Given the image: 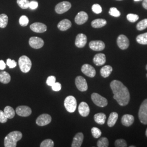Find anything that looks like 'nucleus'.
Segmentation results:
<instances>
[{
  "label": "nucleus",
  "mask_w": 147,
  "mask_h": 147,
  "mask_svg": "<svg viewBox=\"0 0 147 147\" xmlns=\"http://www.w3.org/2000/svg\"><path fill=\"white\" fill-rule=\"evenodd\" d=\"M111 88L113 93V98L121 106H126L130 101V93L124 84L118 80H113L110 84Z\"/></svg>",
  "instance_id": "nucleus-1"
},
{
  "label": "nucleus",
  "mask_w": 147,
  "mask_h": 147,
  "mask_svg": "<svg viewBox=\"0 0 147 147\" xmlns=\"http://www.w3.org/2000/svg\"><path fill=\"white\" fill-rule=\"evenodd\" d=\"M22 137V134L19 131L11 132L5 136L4 140L5 147H16L17 142Z\"/></svg>",
  "instance_id": "nucleus-2"
},
{
  "label": "nucleus",
  "mask_w": 147,
  "mask_h": 147,
  "mask_svg": "<svg viewBox=\"0 0 147 147\" xmlns=\"http://www.w3.org/2000/svg\"><path fill=\"white\" fill-rule=\"evenodd\" d=\"M18 62L22 72L26 73L31 70L32 67L31 61L26 56H22L19 59Z\"/></svg>",
  "instance_id": "nucleus-3"
},
{
  "label": "nucleus",
  "mask_w": 147,
  "mask_h": 147,
  "mask_svg": "<svg viewBox=\"0 0 147 147\" xmlns=\"http://www.w3.org/2000/svg\"><path fill=\"white\" fill-rule=\"evenodd\" d=\"M64 107L69 112H74L77 107V102L75 98L72 95L67 96L64 100Z\"/></svg>",
  "instance_id": "nucleus-4"
},
{
  "label": "nucleus",
  "mask_w": 147,
  "mask_h": 147,
  "mask_svg": "<svg viewBox=\"0 0 147 147\" xmlns=\"http://www.w3.org/2000/svg\"><path fill=\"white\" fill-rule=\"evenodd\" d=\"M138 117L142 124H147V99L144 100L140 106L138 111Z\"/></svg>",
  "instance_id": "nucleus-5"
},
{
  "label": "nucleus",
  "mask_w": 147,
  "mask_h": 147,
  "mask_svg": "<svg viewBox=\"0 0 147 147\" xmlns=\"http://www.w3.org/2000/svg\"><path fill=\"white\" fill-rule=\"evenodd\" d=\"M91 98L95 105L101 107H105L108 104L106 98L96 93H93L91 95Z\"/></svg>",
  "instance_id": "nucleus-6"
},
{
  "label": "nucleus",
  "mask_w": 147,
  "mask_h": 147,
  "mask_svg": "<svg viewBox=\"0 0 147 147\" xmlns=\"http://www.w3.org/2000/svg\"><path fill=\"white\" fill-rule=\"evenodd\" d=\"M71 7V5L68 1H63L58 3L55 7V11L57 13L61 14L69 11Z\"/></svg>",
  "instance_id": "nucleus-7"
},
{
  "label": "nucleus",
  "mask_w": 147,
  "mask_h": 147,
  "mask_svg": "<svg viewBox=\"0 0 147 147\" xmlns=\"http://www.w3.org/2000/svg\"><path fill=\"white\" fill-rule=\"evenodd\" d=\"M75 84L78 89L81 92H85L88 89V85L84 77L79 76L75 79Z\"/></svg>",
  "instance_id": "nucleus-8"
},
{
  "label": "nucleus",
  "mask_w": 147,
  "mask_h": 147,
  "mask_svg": "<svg viewBox=\"0 0 147 147\" xmlns=\"http://www.w3.org/2000/svg\"><path fill=\"white\" fill-rule=\"evenodd\" d=\"M29 44L33 49H39L44 46V42L42 38L39 37H31L29 39Z\"/></svg>",
  "instance_id": "nucleus-9"
},
{
  "label": "nucleus",
  "mask_w": 147,
  "mask_h": 147,
  "mask_svg": "<svg viewBox=\"0 0 147 147\" xmlns=\"http://www.w3.org/2000/svg\"><path fill=\"white\" fill-rule=\"evenodd\" d=\"M117 42L118 47L121 50L127 49L129 47V40L127 37L123 34H121L118 36Z\"/></svg>",
  "instance_id": "nucleus-10"
},
{
  "label": "nucleus",
  "mask_w": 147,
  "mask_h": 147,
  "mask_svg": "<svg viewBox=\"0 0 147 147\" xmlns=\"http://www.w3.org/2000/svg\"><path fill=\"white\" fill-rule=\"evenodd\" d=\"M51 117L49 115L42 114L37 118L36 123L39 126H45L51 123Z\"/></svg>",
  "instance_id": "nucleus-11"
},
{
  "label": "nucleus",
  "mask_w": 147,
  "mask_h": 147,
  "mask_svg": "<svg viewBox=\"0 0 147 147\" xmlns=\"http://www.w3.org/2000/svg\"><path fill=\"white\" fill-rule=\"evenodd\" d=\"M16 113L19 116L28 117L31 115L32 110L28 106H19L16 109Z\"/></svg>",
  "instance_id": "nucleus-12"
},
{
  "label": "nucleus",
  "mask_w": 147,
  "mask_h": 147,
  "mask_svg": "<svg viewBox=\"0 0 147 147\" xmlns=\"http://www.w3.org/2000/svg\"><path fill=\"white\" fill-rule=\"evenodd\" d=\"M81 71L84 75L90 78H94L96 75L94 68L88 64H85L82 65Z\"/></svg>",
  "instance_id": "nucleus-13"
},
{
  "label": "nucleus",
  "mask_w": 147,
  "mask_h": 147,
  "mask_svg": "<svg viewBox=\"0 0 147 147\" xmlns=\"http://www.w3.org/2000/svg\"><path fill=\"white\" fill-rule=\"evenodd\" d=\"M89 46L90 49L96 51H102L105 47V43L101 40L91 41L89 42Z\"/></svg>",
  "instance_id": "nucleus-14"
},
{
  "label": "nucleus",
  "mask_w": 147,
  "mask_h": 147,
  "mask_svg": "<svg viewBox=\"0 0 147 147\" xmlns=\"http://www.w3.org/2000/svg\"><path fill=\"white\" fill-rule=\"evenodd\" d=\"M32 31L36 33H43L47 30V26L41 22H35L31 25Z\"/></svg>",
  "instance_id": "nucleus-15"
},
{
  "label": "nucleus",
  "mask_w": 147,
  "mask_h": 147,
  "mask_svg": "<svg viewBox=\"0 0 147 147\" xmlns=\"http://www.w3.org/2000/svg\"><path fill=\"white\" fill-rule=\"evenodd\" d=\"M87 41L86 36L83 33H80L77 35L75 39V45L79 48H82L86 45Z\"/></svg>",
  "instance_id": "nucleus-16"
},
{
  "label": "nucleus",
  "mask_w": 147,
  "mask_h": 147,
  "mask_svg": "<svg viewBox=\"0 0 147 147\" xmlns=\"http://www.w3.org/2000/svg\"><path fill=\"white\" fill-rule=\"evenodd\" d=\"M88 16L84 11H80L76 15L75 18V21L78 25H82L88 20Z\"/></svg>",
  "instance_id": "nucleus-17"
},
{
  "label": "nucleus",
  "mask_w": 147,
  "mask_h": 147,
  "mask_svg": "<svg viewBox=\"0 0 147 147\" xmlns=\"http://www.w3.org/2000/svg\"><path fill=\"white\" fill-rule=\"evenodd\" d=\"M78 110L80 115L84 117L88 116L90 112L89 106L85 102H81L80 104Z\"/></svg>",
  "instance_id": "nucleus-18"
},
{
  "label": "nucleus",
  "mask_w": 147,
  "mask_h": 147,
  "mask_svg": "<svg viewBox=\"0 0 147 147\" xmlns=\"http://www.w3.org/2000/svg\"><path fill=\"white\" fill-rule=\"evenodd\" d=\"M84 134L82 132H79L73 138V141L71 144L72 147H80L81 146L84 140Z\"/></svg>",
  "instance_id": "nucleus-19"
},
{
  "label": "nucleus",
  "mask_w": 147,
  "mask_h": 147,
  "mask_svg": "<svg viewBox=\"0 0 147 147\" xmlns=\"http://www.w3.org/2000/svg\"><path fill=\"white\" fill-rule=\"evenodd\" d=\"M106 56L105 54L100 53L95 55L93 58L94 63L97 66H101L105 64L106 62Z\"/></svg>",
  "instance_id": "nucleus-20"
},
{
  "label": "nucleus",
  "mask_w": 147,
  "mask_h": 147,
  "mask_svg": "<svg viewBox=\"0 0 147 147\" xmlns=\"http://www.w3.org/2000/svg\"><path fill=\"white\" fill-rule=\"evenodd\" d=\"M121 123L124 126H131L134 122V117L131 115L126 114L122 117L121 118Z\"/></svg>",
  "instance_id": "nucleus-21"
},
{
  "label": "nucleus",
  "mask_w": 147,
  "mask_h": 147,
  "mask_svg": "<svg viewBox=\"0 0 147 147\" xmlns=\"http://www.w3.org/2000/svg\"><path fill=\"white\" fill-rule=\"evenodd\" d=\"M71 26V22L68 19H64L62 21H60L58 23V28L62 31H65L68 30Z\"/></svg>",
  "instance_id": "nucleus-22"
},
{
  "label": "nucleus",
  "mask_w": 147,
  "mask_h": 147,
  "mask_svg": "<svg viewBox=\"0 0 147 147\" xmlns=\"http://www.w3.org/2000/svg\"><path fill=\"white\" fill-rule=\"evenodd\" d=\"M107 24V21L104 19H97L92 22L91 25L93 28H101L105 26Z\"/></svg>",
  "instance_id": "nucleus-23"
},
{
  "label": "nucleus",
  "mask_w": 147,
  "mask_h": 147,
  "mask_svg": "<svg viewBox=\"0 0 147 147\" xmlns=\"http://www.w3.org/2000/svg\"><path fill=\"white\" fill-rule=\"evenodd\" d=\"M118 118V115L116 112H112L110 115L107 121V125L109 127H112L115 124Z\"/></svg>",
  "instance_id": "nucleus-24"
},
{
  "label": "nucleus",
  "mask_w": 147,
  "mask_h": 147,
  "mask_svg": "<svg viewBox=\"0 0 147 147\" xmlns=\"http://www.w3.org/2000/svg\"><path fill=\"white\" fill-rule=\"evenodd\" d=\"M11 77L9 74L6 71H0V82L4 84H7L11 81Z\"/></svg>",
  "instance_id": "nucleus-25"
},
{
  "label": "nucleus",
  "mask_w": 147,
  "mask_h": 147,
  "mask_svg": "<svg viewBox=\"0 0 147 147\" xmlns=\"http://www.w3.org/2000/svg\"><path fill=\"white\" fill-rule=\"evenodd\" d=\"M112 70V67L110 65H105L100 70L101 75L104 78H107L110 75Z\"/></svg>",
  "instance_id": "nucleus-26"
},
{
  "label": "nucleus",
  "mask_w": 147,
  "mask_h": 147,
  "mask_svg": "<svg viewBox=\"0 0 147 147\" xmlns=\"http://www.w3.org/2000/svg\"><path fill=\"white\" fill-rule=\"evenodd\" d=\"M94 121L96 123L99 124H104L106 119V116L103 113H98L95 115L94 116Z\"/></svg>",
  "instance_id": "nucleus-27"
},
{
  "label": "nucleus",
  "mask_w": 147,
  "mask_h": 147,
  "mask_svg": "<svg viewBox=\"0 0 147 147\" xmlns=\"http://www.w3.org/2000/svg\"><path fill=\"white\" fill-rule=\"evenodd\" d=\"M3 112L8 119L13 118L16 114L15 110L13 109V108L9 106H7L5 107Z\"/></svg>",
  "instance_id": "nucleus-28"
},
{
  "label": "nucleus",
  "mask_w": 147,
  "mask_h": 147,
  "mask_svg": "<svg viewBox=\"0 0 147 147\" xmlns=\"http://www.w3.org/2000/svg\"><path fill=\"white\" fill-rule=\"evenodd\" d=\"M138 43L142 45H147V32L138 35L136 38Z\"/></svg>",
  "instance_id": "nucleus-29"
},
{
  "label": "nucleus",
  "mask_w": 147,
  "mask_h": 147,
  "mask_svg": "<svg viewBox=\"0 0 147 147\" xmlns=\"http://www.w3.org/2000/svg\"><path fill=\"white\" fill-rule=\"evenodd\" d=\"M8 22V16L5 14H0V27L1 28H5L7 26Z\"/></svg>",
  "instance_id": "nucleus-30"
},
{
  "label": "nucleus",
  "mask_w": 147,
  "mask_h": 147,
  "mask_svg": "<svg viewBox=\"0 0 147 147\" xmlns=\"http://www.w3.org/2000/svg\"><path fill=\"white\" fill-rule=\"evenodd\" d=\"M109 140L106 137H102L97 142V146L98 147H109Z\"/></svg>",
  "instance_id": "nucleus-31"
},
{
  "label": "nucleus",
  "mask_w": 147,
  "mask_h": 147,
  "mask_svg": "<svg viewBox=\"0 0 147 147\" xmlns=\"http://www.w3.org/2000/svg\"><path fill=\"white\" fill-rule=\"evenodd\" d=\"M137 30L138 31H142L147 28V19H144L140 21L136 26Z\"/></svg>",
  "instance_id": "nucleus-32"
},
{
  "label": "nucleus",
  "mask_w": 147,
  "mask_h": 147,
  "mask_svg": "<svg viewBox=\"0 0 147 147\" xmlns=\"http://www.w3.org/2000/svg\"><path fill=\"white\" fill-rule=\"evenodd\" d=\"M17 3L22 9H26L29 8L30 1L28 0H17Z\"/></svg>",
  "instance_id": "nucleus-33"
},
{
  "label": "nucleus",
  "mask_w": 147,
  "mask_h": 147,
  "mask_svg": "<svg viewBox=\"0 0 147 147\" xmlns=\"http://www.w3.org/2000/svg\"><path fill=\"white\" fill-rule=\"evenodd\" d=\"M40 147H54V142L51 139H47L42 141Z\"/></svg>",
  "instance_id": "nucleus-34"
},
{
  "label": "nucleus",
  "mask_w": 147,
  "mask_h": 147,
  "mask_svg": "<svg viewBox=\"0 0 147 147\" xmlns=\"http://www.w3.org/2000/svg\"><path fill=\"white\" fill-rule=\"evenodd\" d=\"M91 132H92V134L93 136L95 138H99L101 136V134H102L100 129H98V127H92V129L91 130Z\"/></svg>",
  "instance_id": "nucleus-35"
},
{
  "label": "nucleus",
  "mask_w": 147,
  "mask_h": 147,
  "mask_svg": "<svg viewBox=\"0 0 147 147\" xmlns=\"http://www.w3.org/2000/svg\"><path fill=\"white\" fill-rule=\"evenodd\" d=\"M29 19L26 16H21L19 19V24L21 26H26L28 24Z\"/></svg>",
  "instance_id": "nucleus-36"
},
{
  "label": "nucleus",
  "mask_w": 147,
  "mask_h": 147,
  "mask_svg": "<svg viewBox=\"0 0 147 147\" xmlns=\"http://www.w3.org/2000/svg\"><path fill=\"white\" fill-rule=\"evenodd\" d=\"M126 18L128 21L131 22H135L138 20L139 16L135 14H129L126 16Z\"/></svg>",
  "instance_id": "nucleus-37"
},
{
  "label": "nucleus",
  "mask_w": 147,
  "mask_h": 147,
  "mask_svg": "<svg viewBox=\"0 0 147 147\" xmlns=\"http://www.w3.org/2000/svg\"><path fill=\"white\" fill-rule=\"evenodd\" d=\"M109 14L111 16H114V17H119V16H121L120 11L115 7L111 8L110 11H109Z\"/></svg>",
  "instance_id": "nucleus-38"
},
{
  "label": "nucleus",
  "mask_w": 147,
  "mask_h": 147,
  "mask_svg": "<svg viewBox=\"0 0 147 147\" xmlns=\"http://www.w3.org/2000/svg\"><path fill=\"white\" fill-rule=\"evenodd\" d=\"M115 146L117 147H127V143L123 139L117 140L115 141Z\"/></svg>",
  "instance_id": "nucleus-39"
},
{
  "label": "nucleus",
  "mask_w": 147,
  "mask_h": 147,
  "mask_svg": "<svg viewBox=\"0 0 147 147\" xmlns=\"http://www.w3.org/2000/svg\"><path fill=\"white\" fill-rule=\"evenodd\" d=\"M92 9L96 14H100L102 12V8L99 4H94L92 5Z\"/></svg>",
  "instance_id": "nucleus-40"
},
{
  "label": "nucleus",
  "mask_w": 147,
  "mask_h": 147,
  "mask_svg": "<svg viewBox=\"0 0 147 147\" xmlns=\"http://www.w3.org/2000/svg\"><path fill=\"white\" fill-rule=\"evenodd\" d=\"M56 82V78L53 76H50L47 80V84L49 86H52Z\"/></svg>",
  "instance_id": "nucleus-41"
},
{
  "label": "nucleus",
  "mask_w": 147,
  "mask_h": 147,
  "mask_svg": "<svg viewBox=\"0 0 147 147\" xmlns=\"http://www.w3.org/2000/svg\"><path fill=\"white\" fill-rule=\"evenodd\" d=\"M7 65L10 68H14L16 66L17 63L14 60H12V59L9 58L7 60Z\"/></svg>",
  "instance_id": "nucleus-42"
},
{
  "label": "nucleus",
  "mask_w": 147,
  "mask_h": 147,
  "mask_svg": "<svg viewBox=\"0 0 147 147\" xmlns=\"http://www.w3.org/2000/svg\"><path fill=\"white\" fill-rule=\"evenodd\" d=\"M8 120L7 117L4 113L3 111L0 110V123H5Z\"/></svg>",
  "instance_id": "nucleus-43"
},
{
  "label": "nucleus",
  "mask_w": 147,
  "mask_h": 147,
  "mask_svg": "<svg viewBox=\"0 0 147 147\" xmlns=\"http://www.w3.org/2000/svg\"><path fill=\"white\" fill-rule=\"evenodd\" d=\"M51 87H52V89L53 91L58 92L62 88V86H61V84L59 82H55L51 86Z\"/></svg>",
  "instance_id": "nucleus-44"
},
{
  "label": "nucleus",
  "mask_w": 147,
  "mask_h": 147,
  "mask_svg": "<svg viewBox=\"0 0 147 147\" xmlns=\"http://www.w3.org/2000/svg\"><path fill=\"white\" fill-rule=\"evenodd\" d=\"M38 7V3L36 1H32L30 2L29 8L31 9H36Z\"/></svg>",
  "instance_id": "nucleus-45"
},
{
  "label": "nucleus",
  "mask_w": 147,
  "mask_h": 147,
  "mask_svg": "<svg viewBox=\"0 0 147 147\" xmlns=\"http://www.w3.org/2000/svg\"><path fill=\"white\" fill-rule=\"evenodd\" d=\"M6 67L5 62L3 60H0V70H4Z\"/></svg>",
  "instance_id": "nucleus-46"
},
{
  "label": "nucleus",
  "mask_w": 147,
  "mask_h": 147,
  "mask_svg": "<svg viewBox=\"0 0 147 147\" xmlns=\"http://www.w3.org/2000/svg\"><path fill=\"white\" fill-rule=\"evenodd\" d=\"M142 5L147 10V0H143V3H142Z\"/></svg>",
  "instance_id": "nucleus-47"
},
{
  "label": "nucleus",
  "mask_w": 147,
  "mask_h": 147,
  "mask_svg": "<svg viewBox=\"0 0 147 147\" xmlns=\"http://www.w3.org/2000/svg\"><path fill=\"white\" fill-rule=\"evenodd\" d=\"M146 136L147 137V130H146Z\"/></svg>",
  "instance_id": "nucleus-48"
},
{
  "label": "nucleus",
  "mask_w": 147,
  "mask_h": 147,
  "mask_svg": "<svg viewBox=\"0 0 147 147\" xmlns=\"http://www.w3.org/2000/svg\"><path fill=\"white\" fill-rule=\"evenodd\" d=\"M134 1L137 2V1H141V0H134Z\"/></svg>",
  "instance_id": "nucleus-49"
},
{
  "label": "nucleus",
  "mask_w": 147,
  "mask_h": 147,
  "mask_svg": "<svg viewBox=\"0 0 147 147\" xmlns=\"http://www.w3.org/2000/svg\"><path fill=\"white\" fill-rule=\"evenodd\" d=\"M130 147H135V146H130Z\"/></svg>",
  "instance_id": "nucleus-50"
},
{
  "label": "nucleus",
  "mask_w": 147,
  "mask_h": 147,
  "mask_svg": "<svg viewBox=\"0 0 147 147\" xmlns=\"http://www.w3.org/2000/svg\"><path fill=\"white\" fill-rule=\"evenodd\" d=\"M146 69L147 70V65H146Z\"/></svg>",
  "instance_id": "nucleus-51"
},
{
  "label": "nucleus",
  "mask_w": 147,
  "mask_h": 147,
  "mask_svg": "<svg viewBox=\"0 0 147 147\" xmlns=\"http://www.w3.org/2000/svg\"><path fill=\"white\" fill-rule=\"evenodd\" d=\"M117 1H122V0H117Z\"/></svg>",
  "instance_id": "nucleus-52"
},
{
  "label": "nucleus",
  "mask_w": 147,
  "mask_h": 147,
  "mask_svg": "<svg viewBox=\"0 0 147 147\" xmlns=\"http://www.w3.org/2000/svg\"></svg>",
  "instance_id": "nucleus-53"
}]
</instances>
